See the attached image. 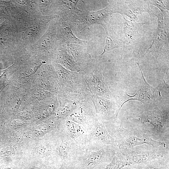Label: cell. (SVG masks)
<instances>
[{
	"instance_id": "cell-17",
	"label": "cell",
	"mask_w": 169,
	"mask_h": 169,
	"mask_svg": "<svg viewBox=\"0 0 169 169\" xmlns=\"http://www.w3.org/2000/svg\"><path fill=\"white\" fill-rule=\"evenodd\" d=\"M67 48L66 44H61L56 49V54L58 60L66 69L81 74L80 70Z\"/></svg>"
},
{
	"instance_id": "cell-6",
	"label": "cell",
	"mask_w": 169,
	"mask_h": 169,
	"mask_svg": "<svg viewBox=\"0 0 169 169\" xmlns=\"http://www.w3.org/2000/svg\"><path fill=\"white\" fill-rule=\"evenodd\" d=\"M119 2L112 1L108 6L95 11L82 10L78 16L72 28L77 32L81 31L85 28L93 24H103V19L113 13H120Z\"/></svg>"
},
{
	"instance_id": "cell-14",
	"label": "cell",
	"mask_w": 169,
	"mask_h": 169,
	"mask_svg": "<svg viewBox=\"0 0 169 169\" xmlns=\"http://www.w3.org/2000/svg\"><path fill=\"white\" fill-rule=\"evenodd\" d=\"M58 40L62 43L69 45L71 44L87 46L88 41L79 39L73 33L72 28L67 23L60 18L57 26Z\"/></svg>"
},
{
	"instance_id": "cell-20",
	"label": "cell",
	"mask_w": 169,
	"mask_h": 169,
	"mask_svg": "<svg viewBox=\"0 0 169 169\" xmlns=\"http://www.w3.org/2000/svg\"><path fill=\"white\" fill-rule=\"evenodd\" d=\"M53 142L50 141H45L37 149V152L41 156L47 159L53 157L56 154L55 146Z\"/></svg>"
},
{
	"instance_id": "cell-3",
	"label": "cell",
	"mask_w": 169,
	"mask_h": 169,
	"mask_svg": "<svg viewBox=\"0 0 169 169\" xmlns=\"http://www.w3.org/2000/svg\"><path fill=\"white\" fill-rule=\"evenodd\" d=\"M115 146H97L89 144L80 147L74 169H103L111 161Z\"/></svg>"
},
{
	"instance_id": "cell-5",
	"label": "cell",
	"mask_w": 169,
	"mask_h": 169,
	"mask_svg": "<svg viewBox=\"0 0 169 169\" xmlns=\"http://www.w3.org/2000/svg\"><path fill=\"white\" fill-rule=\"evenodd\" d=\"M137 64L141 74L143 84L133 95H130L127 92L125 93L121 103V107L125 103L131 100L140 101L145 106L156 104L161 99H168L169 85L166 83L164 79L163 82L157 87L151 86L146 79L139 63L138 62Z\"/></svg>"
},
{
	"instance_id": "cell-2",
	"label": "cell",
	"mask_w": 169,
	"mask_h": 169,
	"mask_svg": "<svg viewBox=\"0 0 169 169\" xmlns=\"http://www.w3.org/2000/svg\"><path fill=\"white\" fill-rule=\"evenodd\" d=\"M105 124L110 134L114 136L116 150L123 148L131 149L144 144L151 146L155 149L160 146L166 148L165 143L155 140L152 135L145 129L125 128L118 119Z\"/></svg>"
},
{
	"instance_id": "cell-16",
	"label": "cell",
	"mask_w": 169,
	"mask_h": 169,
	"mask_svg": "<svg viewBox=\"0 0 169 169\" xmlns=\"http://www.w3.org/2000/svg\"><path fill=\"white\" fill-rule=\"evenodd\" d=\"M158 26L154 34L153 42L149 49V53L154 51L158 54L161 53L163 46L168 40V29L163 21H158Z\"/></svg>"
},
{
	"instance_id": "cell-11",
	"label": "cell",
	"mask_w": 169,
	"mask_h": 169,
	"mask_svg": "<svg viewBox=\"0 0 169 169\" xmlns=\"http://www.w3.org/2000/svg\"><path fill=\"white\" fill-rule=\"evenodd\" d=\"M61 132L70 138L79 147L89 144L87 132L80 125L67 117L62 118Z\"/></svg>"
},
{
	"instance_id": "cell-12",
	"label": "cell",
	"mask_w": 169,
	"mask_h": 169,
	"mask_svg": "<svg viewBox=\"0 0 169 169\" xmlns=\"http://www.w3.org/2000/svg\"><path fill=\"white\" fill-rule=\"evenodd\" d=\"M79 0L54 1L51 6L57 16L67 23H72L82 10L77 7Z\"/></svg>"
},
{
	"instance_id": "cell-4",
	"label": "cell",
	"mask_w": 169,
	"mask_h": 169,
	"mask_svg": "<svg viewBox=\"0 0 169 169\" xmlns=\"http://www.w3.org/2000/svg\"><path fill=\"white\" fill-rule=\"evenodd\" d=\"M115 155L121 168L169 157V150L162 147L150 150L120 149L117 150Z\"/></svg>"
},
{
	"instance_id": "cell-15",
	"label": "cell",
	"mask_w": 169,
	"mask_h": 169,
	"mask_svg": "<svg viewBox=\"0 0 169 169\" xmlns=\"http://www.w3.org/2000/svg\"><path fill=\"white\" fill-rule=\"evenodd\" d=\"M94 69L90 73L93 76L91 84L97 95L108 99H113L111 92L100 70L94 66Z\"/></svg>"
},
{
	"instance_id": "cell-1",
	"label": "cell",
	"mask_w": 169,
	"mask_h": 169,
	"mask_svg": "<svg viewBox=\"0 0 169 169\" xmlns=\"http://www.w3.org/2000/svg\"><path fill=\"white\" fill-rule=\"evenodd\" d=\"M135 117L130 119L135 125L131 127L144 129L143 125L148 123L153 127L147 128L146 130L151 133L153 139L164 142L166 148L169 147V110H161L156 104L143 105Z\"/></svg>"
},
{
	"instance_id": "cell-13",
	"label": "cell",
	"mask_w": 169,
	"mask_h": 169,
	"mask_svg": "<svg viewBox=\"0 0 169 169\" xmlns=\"http://www.w3.org/2000/svg\"><path fill=\"white\" fill-rule=\"evenodd\" d=\"M67 46L68 51L73 57L81 73L93 63L87 46L71 44Z\"/></svg>"
},
{
	"instance_id": "cell-22",
	"label": "cell",
	"mask_w": 169,
	"mask_h": 169,
	"mask_svg": "<svg viewBox=\"0 0 169 169\" xmlns=\"http://www.w3.org/2000/svg\"><path fill=\"white\" fill-rule=\"evenodd\" d=\"M3 169H11V168H10V167H7L4 168Z\"/></svg>"
},
{
	"instance_id": "cell-9",
	"label": "cell",
	"mask_w": 169,
	"mask_h": 169,
	"mask_svg": "<svg viewBox=\"0 0 169 169\" xmlns=\"http://www.w3.org/2000/svg\"><path fill=\"white\" fill-rule=\"evenodd\" d=\"M83 102L78 103L66 117L81 125L87 132L94 124L96 114L91 103Z\"/></svg>"
},
{
	"instance_id": "cell-19",
	"label": "cell",
	"mask_w": 169,
	"mask_h": 169,
	"mask_svg": "<svg viewBox=\"0 0 169 169\" xmlns=\"http://www.w3.org/2000/svg\"><path fill=\"white\" fill-rule=\"evenodd\" d=\"M131 169H169V157L130 166Z\"/></svg>"
},
{
	"instance_id": "cell-18",
	"label": "cell",
	"mask_w": 169,
	"mask_h": 169,
	"mask_svg": "<svg viewBox=\"0 0 169 169\" xmlns=\"http://www.w3.org/2000/svg\"><path fill=\"white\" fill-rule=\"evenodd\" d=\"M104 28L106 35V41L103 53L98 56L99 58L102 57L106 52L115 48L123 47V44L116 35V34L111 27L108 26L107 24L103 22L102 25Z\"/></svg>"
},
{
	"instance_id": "cell-10",
	"label": "cell",
	"mask_w": 169,
	"mask_h": 169,
	"mask_svg": "<svg viewBox=\"0 0 169 169\" xmlns=\"http://www.w3.org/2000/svg\"><path fill=\"white\" fill-rule=\"evenodd\" d=\"M87 135L90 144L100 147L115 146V138L110 134L105 123L96 117L93 126L87 131Z\"/></svg>"
},
{
	"instance_id": "cell-7",
	"label": "cell",
	"mask_w": 169,
	"mask_h": 169,
	"mask_svg": "<svg viewBox=\"0 0 169 169\" xmlns=\"http://www.w3.org/2000/svg\"><path fill=\"white\" fill-rule=\"evenodd\" d=\"M94 105L96 117L104 123L118 119L121 108L119 103L113 99H108L94 95H91Z\"/></svg>"
},
{
	"instance_id": "cell-8",
	"label": "cell",
	"mask_w": 169,
	"mask_h": 169,
	"mask_svg": "<svg viewBox=\"0 0 169 169\" xmlns=\"http://www.w3.org/2000/svg\"><path fill=\"white\" fill-rule=\"evenodd\" d=\"M61 132L57 146L62 162L61 169H74L80 147L70 138Z\"/></svg>"
},
{
	"instance_id": "cell-21",
	"label": "cell",
	"mask_w": 169,
	"mask_h": 169,
	"mask_svg": "<svg viewBox=\"0 0 169 169\" xmlns=\"http://www.w3.org/2000/svg\"><path fill=\"white\" fill-rule=\"evenodd\" d=\"M121 169V168L119 161L115 155L111 162L103 169Z\"/></svg>"
}]
</instances>
